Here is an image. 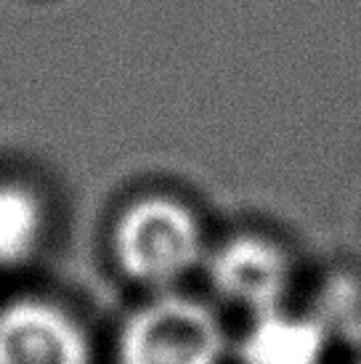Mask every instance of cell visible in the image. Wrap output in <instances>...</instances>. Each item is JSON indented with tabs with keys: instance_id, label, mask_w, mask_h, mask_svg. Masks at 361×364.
<instances>
[{
	"instance_id": "3",
	"label": "cell",
	"mask_w": 361,
	"mask_h": 364,
	"mask_svg": "<svg viewBox=\"0 0 361 364\" xmlns=\"http://www.w3.org/2000/svg\"><path fill=\"white\" fill-rule=\"evenodd\" d=\"M0 364H93L85 324L48 298L0 306Z\"/></svg>"
},
{
	"instance_id": "6",
	"label": "cell",
	"mask_w": 361,
	"mask_h": 364,
	"mask_svg": "<svg viewBox=\"0 0 361 364\" xmlns=\"http://www.w3.org/2000/svg\"><path fill=\"white\" fill-rule=\"evenodd\" d=\"M48 232V210L35 189L0 181V269H16L35 258Z\"/></svg>"
},
{
	"instance_id": "7",
	"label": "cell",
	"mask_w": 361,
	"mask_h": 364,
	"mask_svg": "<svg viewBox=\"0 0 361 364\" xmlns=\"http://www.w3.org/2000/svg\"><path fill=\"white\" fill-rule=\"evenodd\" d=\"M353 364H361V359H359V362H353Z\"/></svg>"
},
{
	"instance_id": "5",
	"label": "cell",
	"mask_w": 361,
	"mask_h": 364,
	"mask_svg": "<svg viewBox=\"0 0 361 364\" xmlns=\"http://www.w3.org/2000/svg\"><path fill=\"white\" fill-rule=\"evenodd\" d=\"M330 335L319 316L276 306L252 314L234 354L239 364H324Z\"/></svg>"
},
{
	"instance_id": "1",
	"label": "cell",
	"mask_w": 361,
	"mask_h": 364,
	"mask_svg": "<svg viewBox=\"0 0 361 364\" xmlns=\"http://www.w3.org/2000/svg\"><path fill=\"white\" fill-rule=\"evenodd\" d=\"M112 255L131 282L157 293L173 290L205 258V229L186 203L144 194L114 218Z\"/></svg>"
},
{
	"instance_id": "4",
	"label": "cell",
	"mask_w": 361,
	"mask_h": 364,
	"mask_svg": "<svg viewBox=\"0 0 361 364\" xmlns=\"http://www.w3.org/2000/svg\"><path fill=\"white\" fill-rule=\"evenodd\" d=\"M215 293L252 314L284 306L292 263L279 245L261 234H237L212 250L208 261Z\"/></svg>"
},
{
	"instance_id": "2",
	"label": "cell",
	"mask_w": 361,
	"mask_h": 364,
	"mask_svg": "<svg viewBox=\"0 0 361 364\" xmlns=\"http://www.w3.org/2000/svg\"><path fill=\"white\" fill-rule=\"evenodd\" d=\"M231 343L210 306L176 293H160L136 306L117 335V364H226Z\"/></svg>"
}]
</instances>
